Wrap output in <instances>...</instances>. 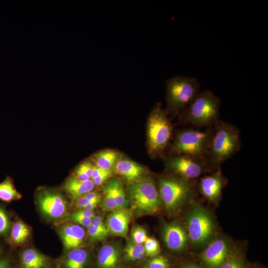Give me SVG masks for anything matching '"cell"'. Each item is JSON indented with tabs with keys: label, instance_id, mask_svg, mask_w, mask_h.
Masks as SVG:
<instances>
[{
	"label": "cell",
	"instance_id": "6da1fadb",
	"mask_svg": "<svg viewBox=\"0 0 268 268\" xmlns=\"http://www.w3.org/2000/svg\"><path fill=\"white\" fill-rule=\"evenodd\" d=\"M240 147L239 130L232 124L219 120L213 126L207 159L211 166L217 170Z\"/></svg>",
	"mask_w": 268,
	"mask_h": 268
},
{
	"label": "cell",
	"instance_id": "7a4b0ae2",
	"mask_svg": "<svg viewBox=\"0 0 268 268\" xmlns=\"http://www.w3.org/2000/svg\"><path fill=\"white\" fill-rule=\"evenodd\" d=\"M220 107V98L204 90L182 111V121L198 128L212 126L219 120Z\"/></svg>",
	"mask_w": 268,
	"mask_h": 268
},
{
	"label": "cell",
	"instance_id": "3957f363",
	"mask_svg": "<svg viewBox=\"0 0 268 268\" xmlns=\"http://www.w3.org/2000/svg\"><path fill=\"white\" fill-rule=\"evenodd\" d=\"M194 181L174 174L160 178L158 191L168 212H175L192 197L195 191Z\"/></svg>",
	"mask_w": 268,
	"mask_h": 268
},
{
	"label": "cell",
	"instance_id": "277c9868",
	"mask_svg": "<svg viewBox=\"0 0 268 268\" xmlns=\"http://www.w3.org/2000/svg\"><path fill=\"white\" fill-rule=\"evenodd\" d=\"M213 132V126L204 130L192 128L184 129L177 133L171 145L174 155L207 158Z\"/></svg>",
	"mask_w": 268,
	"mask_h": 268
},
{
	"label": "cell",
	"instance_id": "5b68a950",
	"mask_svg": "<svg viewBox=\"0 0 268 268\" xmlns=\"http://www.w3.org/2000/svg\"><path fill=\"white\" fill-rule=\"evenodd\" d=\"M128 195L133 212L138 215L155 214L162 204L154 182L150 177L140 178L131 183Z\"/></svg>",
	"mask_w": 268,
	"mask_h": 268
},
{
	"label": "cell",
	"instance_id": "8992f818",
	"mask_svg": "<svg viewBox=\"0 0 268 268\" xmlns=\"http://www.w3.org/2000/svg\"><path fill=\"white\" fill-rule=\"evenodd\" d=\"M166 84L168 110L174 114L182 112L200 92V83L195 77L176 76Z\"/></svg>",
	"mask_w": 268,
	"mask_h": 268
},
{
	"label": "cell",
	"instance_id": "52a82bcc",
	"mask_svg": "<svg viewBox=\"0 0 268 268\" xmlns=\"http://www.w3.org/2000/svg\"><path fill=\"white\" fill-rule=\"evenodd\" d=\"M172 133L167 112L160 103L152 109L148 120L147 145L153 155H161L169 143Z\"/></svg>",
	"mask_w": 268,
	"mask_h": 268
},
{
	"label": "cell",
	"instance_id": "ba28073f",
	"mask_svg": "<svg viewBox=\"0 0 268 268\" xmlns=\"http://www.w3.org/2000/svg\"><path fill=\"white\" fill-rule=\"evenodd\" d=\"M188 212L186 218L189 240L195 246L202 247L214 236L216 226L210 212L199 204H195Z\"/></svg>",
	"mask_w": 268,
	"mask_h": 268
},
{
	"label": "cell",
	"instance_id": "9c48e42d",
	"mask_svg": "<svg viewBox=\"0 0 268 268\" xmlns=\"http://www.w3.org/2000/svg\"><path fill=\"white\" fill-rule=\"evenodd\" d=\"M165 162L173 174L189 181H194L206 173L216 170L207 158L173 155L167 158Z\"/></svg>",
	"mask_w": 268,
	"mask_h": 268
},
{
	"label": "cell",
	"instance_id": "30bf717a",
	"mask_svg": "<svg viewBox=\"0 0 268 268\" xmlns=\"http://www.w3.org/2000/svg\"><path fill=\"white\" fill-rule=\"evenodd\" d=\"M233 250L226 238L221 237L213 240L200 254V265L203 268H218Z\"/></svg>",
	"mask_w": 268,
	"mask_h": 268
},
{
	"label": "cell",
	"instance_id": "8fae6325",
	"mask_svg": "<svg viewBox=\"0 0 268 268\" xmlns=\"http://www.w3.org/2000/svg\"><path fill=\"white\" fill-rule=\"evenodd\" d=\"M37 200L41 211L50 218H61L67 211V201L58 192L49 190L42 191L38 194Z\"/></svg>",
	"mask_w": 268,
	"mask_h": 268
},
{
	"label": "cell",
	"instance_id": "7c38bea8",
	"mask_svg": "<svg viewBox=\"0 0 268 268\" xmlns=\"http://www.w3.org/2000/svg\"><path fill=\"white\" fill-rule=\"evenodd\" d=\"M162 238L167 248L175 252L184 251L187 248L189 241L185 228L176 222L164 224Z\"/></svg>",
	"mask_w": 268,
	"mask_h": 268
},
{
	"label": "cell",
	"instance_id": "4fadbf2b",
	"mask_svg": "<svg viewBox=\"0 0 268 268\" xmlns=\"http://www.w3.org/2000/svg\"><path fill=\"white\" fill-rule=\"evenodd\" d=\"M225 183L226 179L220 167L212 174L201 178L198 186L200 191L206 199L210 202H216L221 197Z\"/></svg>",
	"mask_w": 268,
	"mask_h": 268
},
{
	"label": "cell",
	"instance_id": "5bb4252c",
	"mask_svg": "<svg viewBox=\"0 0 268 268\" xmlns=\"http://www.w3.org/2000/svg\"><path fill=\"white\" fill-rule=\"evenodd\" d=\"M133 213L132 209L127 207L112 211L106 221L110 233L116 236L126 237Z\"/></svg>",
	"mask_w": 268,
	"mask_h": 268
},
{
	"label": "cell",
	"instance_id": "9a60e30c",
	"mask_svg": "<svg viewBox=\"0 0 268 268\" xmlns=\"http://www.w3.org/2000/svg\"><path fill=\"white\" fill-rule=\"evenodd\" d=\"M123 252L120 244H106L99 250L97 257L98 268H118L123 258Z\"/></svg>",
	"mask_w": 268,
	"mask_h": 268
},
{
	"label": "cell",
	"instance_id": "2e32d148",
	"mask_svg": "<svg viewBox=\"0 0 268 268\" xmlns=\"http://www.w3.org/2000/svg\"><path fill=\"white\" fill-rule=\"evenodd\" d=\"M59 233L64 247L67 250L80 248L84 243L85 233L79 225L66 224L61 227Z\"/></svg>",
	"mask_w": 268,
	"mask_h": 268
},
{
	"label": "cell",
	"instance_id": "e0dca14e",
	"mask_svg": "<svg viewBox=\"0 0 268 268\" xmlns=\"http://www.w3.org/2000/svg\"><path fill=\"white\" fill-rule=\"evenodd\" d=\"M145 169L135 162L121 158L117 162L114 171L130 184L141 178Z\"/></svg>",
	"mask_w": 268,
	"mask_h": 268
},
{
	"label": "cell",
	"instance_id": "ac0fdd59",
	"mask_svg": "<svg viewBox=\"0 0 268 268\" xmlns=\"http://www.w3.org/2000/svg\"><path fill=\"white\" fill-rule=\"evenodd\" d=\"M95 187L92 180L81 181L74 175L69 177L63 185L66 193L73 200L76 201L86 194L91 192Z\"/></svg>",
	"mask_w": 268,
	"mask_h": 268
},
{
	"label": "cell",
	"instance_id": "d6986e66",
	"mask_svg": "<svg viewBox=\"0 0 268 268\" xmlns=\"http://www.w3.org/2000/svg\"><path fill=\"white\" fill-rule=\"evenodd\" d=\"M48 261L45 256L33 249L24 250L21 255L22 268H44Z\"/></svg>",
	"mask_w": 268,
	"mask_h": 268
},
{
	"label": "cell",
	"instance_id": "ffe728a7",
	"mask_svg": "<svg viewBox=\"0 0 268 268\" xmlns=\"http://www.w3.org/2000/svg\"><path fill=\"white\" fill-rule=\"evenodd\" d=\"M121 158L119 152L112 150L101 151L94 156L97 166L111 172L114 171L117 162Z\"/></svg>",
	"mask_w": 268,
	"mask_h": 268
},
{
	"label": "cell",
	"instance_id": "44dd1931",
	"mask_svg": "<svg viewBox=\"0 0 268 268\" xmlns=\"http://www.w3.org/2000/svg\"><path fill=\"white\" fill-rule=\"evenodd\" d=\"M115 199L119 209L126 208L129 204L121 181L116 178L109 180L105 184Z\"/></svg>",
	"mask_w": 268,
	"mask_h": 268
},
{
	"label": "cell",
	"instance_id": "7402d4cb",
	"mask_svg": "<svg viewBox=\"0 0 268 268\" xmlns=\"http://www.w3.org/2000/svg\"><path fill=\"white\" fill-rule=\"evenodd\" d=\"M88 260V254L82 248L71 250L67 254L64 262L65 268H84Z\"/></svg>",
	"mask_w": 268,
	"mask_h": 268
},
{
	"label": "cell",
	"instance_id": "603a6c76",
	"mask_svg": "<svg viewBox=\"0 0 268 268\" xmlns=\"http://www.w3.org/2000/svg\"><path fill=\"white\" fill-rule=\"evenodd\" d=\"M146 254L143 245L134 243L129 239L123 252V258L127 262H134L144 258Z\"/></svg>",
	"mask_w": 268,
	"mask_h": 268
},
{
	"label": "cell",
	"instance_id": "cb8c5ba5",
	"mask_svg": "<svg viewBox=\"0 0 268 268\" xmlns=\"http://www.w3.org/2000/svg\"><path fill=\"white\" fill-rule=\"evenodd\" d=\"M22 197L17 191L11 179L7 177L4 181L0 183V200L5 202L18 200Z\"/></svg>",
	"mask_w": 268,
	"mask_h": 268
},
{
	"label": "cell",
	"instance_id": "d4e9b609",
	"mask_svg": "<svg viewBox=\"0 0 268 268\" xmlns=\"http://www.w3.org/2000/svg\"><path fill=\"white\" fill-rule=\"evenodd\" d=\"M30 233V229L26 224L22 222L17 221L12 227L10 240L14 244H21L27 240Z\"/></svg>",
	"mask_w": 268,
	"mask_h": 268
},
{
	"label": "cell",
	"instance_id": "484cf974",
	"mask_svg": "<svg viewBox=\"0 0 268 268\" xmlns=\"http://www.w3.org/2000/svg\"><path fill=\"white\" fill-rule=\"evenodd\" d=\"M246 261L241 253L234 250L218 268H247Z\"/></svg>",
	"mask_w": 268,
	"mask_h": 268
},
{
	"label": "cell",
	"instance_id": "4316f807",
	"mask_svg": "<svg viewBox=\"0 0 268 268\" xmlns=\"http://www.w3.org/2000/svg\"><path fill=\"white\" fill-rule=\"evenodd\" d=\"M172 263L169 259L163 255L151 257L143 264L142 268H171Z\"/></svg>",
	"mask_w": 268,
	"mask_h": 268
},
{
	"label": "cell",
	"instance_id": "83f0119b",
	"mask_svg": "<svg viewBox=\"0 0 268 268\" xmlns=\"http://www.w3.org/2000/svg\"><path fill=\"white\" fill-rule=\"evenodd\" d=\"M93 167L91 162L84 161L76 167L74 176L81 181L91 180Z\"/></svg>",
	"mask_w": 268,
	"mask_h": 268
},
{
	"label": "cell",
	"instance_id": "f1b7e54d",
	"mask_svg": "<svg viewBox=\"0 0 268 268\" xmlns=\"http://www.w3.org/2000/svg\"><path fill=\"white\" fill-rule=\"evenodd\" d=\"M143 244L146 256L151 258L160 254V247L158 242L155 238L147 237Z\"/></svg>",
	"mask_w": 268,
	"mask_h": 268
},
{
	"label": "cell",
	"instance_id": "f546056e",
	"mask_svg": "<svg viewBox=\"0 0 268 268\" xmlns=\"http://www.w3.org/2000/svg\"><path fill=\"white\" fill-rule=\"evenodd\" d=\"M103 193L102 208L105 210L111 211L118 209L119 208L115 199L105 185L103 188Z\"/></svg>",
	"mask_w": 268,
	"mask_h": 268
},
{
	"label": "cell",
	"instance_id": "4dcf8cb0",
	"mask_svg": "<svg viewBox=\"0 0 268 268\" xmlns=\"http://www.w3.org/2000/svg\"><path fill=\"white\" fill-rule=\"evenodd\" d=\"M145 229L141 226H134L132 231V240L137 244H142L147 238Z\"/></svg>",
	"mask_w": 268,
	"mask_h": 268
},
{
	"label": "cell",
	"instance_id": "1f68e13d",
	"mask_svg": "<svg viewBox=\"0 0 268 268\" xmlns=\"http://www.w3.org/2000/svg\"><path fill=\"white\" fill-rule=\"evenodd\" d=\"M87 231L90 240L92 242L104 241L109 235L92 224L88 227Z\"/></svg>",
	"mask_w": 268,
	"mask_h": 268
},
{
	"label": "cell",
	"instance_id": "d6a6232c",
	"mask_svg": "<svg viewBox=\"0 0 268 268\" xmlns=\"http://www.w3.org/2000/svg\"><path fill=\"white\" fill-rule=\"evenodd\" d=\"M10 223L5 211L0 206V235L6 233L9 230Z\"/></svg>",
	"mask_w": 268,
	"mask_h": 268
},
{
	"label": "cell",
	"instance_id": "836d02e7",
	"mask_svg": "<svg viewBox=\"0 0 268 268\" xmlns=\"http://www.w3.org/2000/svg\"><path fill=\"white\" fill-rule=\"evenodd\" d=\"M111 176L112 172L102 169L96 177L92 179V181L95 186H100L111 177Z\"/></svg>",
	"mask_w": 268,
	"mask_h": 268
},
{
	"label": "cell",
	"instance_id": "e575fe53",
	"mask_svg": "<svg viewBox=\"0 0 268 268\" xmlns=\"http://www.w3.org/2000/svg\"><path fill=\"white\" fill-rule=\"evenodd\" d=\"M68 218L79 225L87 228L91 224L92 219L90 217L76 215L73 213L71 214Z\"/></svg>",
	"mask_w": 268,
	"mask_h": 268
},
{
	"label": "cell",
	"instance_id": "d590c367",
	"mask_svg": "<svg viewBox=\"0 0 268 268\" xmlns=\"http://www.w3.org/2000/svg\"><path fill=\"white\" fill-rule=\"evenodd\" d=\"M91 224L103 232L109 234L110 232L101 216L95 215L92 219Z\"/></svg>",
	"mask_w": 268,
	"mask_h": 268
},
{
	"label": "cell",
	"instance_id": "8d00e7d4",
	"mask_svg": "<svg viewBox=\"0 0 268 268\" xmlns=\"http://www.w3.org/2000/svg\"><path fill=\"white\" fill-rule=\"evenodd\" d=\"M92 200H89L82 196L76 201L75 206L79 208H84Z\"/></svg>",
	"mask_w": 268,
	"mask_h": 268
},
{
	"label": "cell",
	"instance_id": "74e56055",
	"mask_svg": "<svg viewBox=\"0 0 268 268\" xmlns=\"http://www.w3.org/2000/svg\"><path fill=\"white\" fill-rule=\"evenodd\" d=\"M75 215L93 218L95 216L94 212L92 210L84 209L77 211L73 213Z\"/></svg>",
	"mask_w": 268,
	"mask_h": 268
},
{
	"label": "cell",
	"instance_id": "f35d334b",
	"mask_svg": "<svg viewBox=\"0 0 268 268\" xmlns=\"http://www.w3.org/2000/svg\"><path fill=\"white\" fill-rule=\"evenodd\" d=\"M83 196L89 200H101V196L100 194L96 192L91 191L86 194Z\"/></svg>",
	"mask_w": 268,
	"mask_h": 268
},
{
	"label": "cell",
	"instance_id": "ab89813d",
	"mask_svg": "<svg viewBox=\"0 0 268 268\" xmlns=\"http://www.w3.org/2000/svg\"><path fill=\"white\" fill-rule=\"evenodd\" d=\"M180 268H203L200 265L195 263L188 261L181 264Z\"/></svg>",
	"mask_w": 268,
	"mask_h": 268
},
{
	"label": "cell",
	"instance_id": "60d3db41",
	"mask_svg": "<svg viewBox=\"0 0 268 268\" xmlns=\"http://www.w3.org/2000/svg\"><path fill=\"white\" fill-rule=\"evenodd\" d=\"M0 268H10L9 262L6 259L0 260Z\"/></svg>",
	"mask_w": 268,
	"mask_h": 268
},
{
	"label": "cell",
	"instance_id": "b9f144b4",
	"mask_svg": "<svg viewBox=\"0 0 268 268\" xmlns=\"http://www.w3.org/2000/svg\"><path fill=\"white\" fill-rule=\"evenodd\" d=\"M247 268H258L255 267H254V266H253V267H248V266Z\"/></svg>",
	"mask_w": 268,
	"mask_h": 268
},
{
	"label": "cell",
	"instance_id": "7bdbcfd3",
	"mask_svg": "<svg viewBox=\"0 0 268 268\" xmlns=\"http://www.w3.org/2000/svg\"><path fill=\"white\" fill-rule=\"evenodd\" d=\"M0 252H1V249H0Z\"/></svg>",
	"mask_w": 268,
	"mask_h": 268
}]
</instances>
